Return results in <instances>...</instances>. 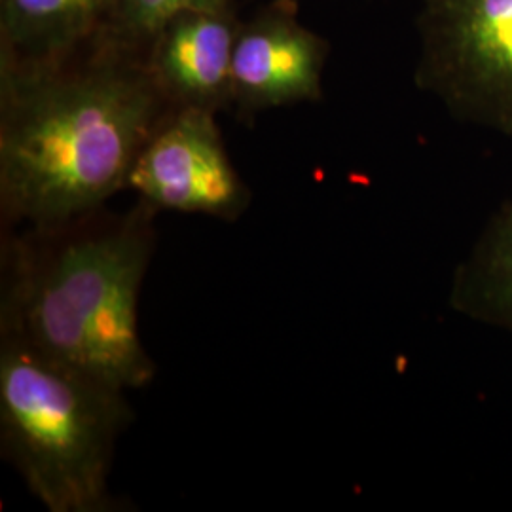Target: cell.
Here are the masks:
<instances>
[{
    "instance_id": "1",
    "label": "cell",
    "mask_w": 512,
    "mask_h": 512,
    "mask_svg": "<svg viewBox=\"0 0 512 512\" xmlns=\"http://www.w3.org/2000/svg\"><path fill=\"white\" fill-rule=\"evenodd\" d=\"M171 110L147 55L114 40L48 65L0 63L2 228L105 207Z\"/></svg>"
},
{
    "instance_id": "2",
    "label": "cell",
    "mask_w": 512,
    "mask_h": 512,
    "mask_svg": "<svg viewBox=\"0 0 512 512\" xmlns=\"http://www.w3.org/2000/svg\"><path fill=\"white\" fill-rule=\"evenodd\" d=\"M156 211L137 200L54 224L2 228L0 334L124 391L152 384L139 294L156 249Z\"/></svg>"
},
{
    "instance_id": "3",
    "label": "cell",
    "mask_w": 512,
    "mask_h": 512,
    "mask_svg": "<svg viewBox=\"0 0 512 512\" xmlns=\"http://www.w3.org/2000/svg\"><path fill=\"white\" fill-rule=\"evenodd\" d=\"M128 391L0 334V452L50 512H112Z\"/></svg>"
},
{
    "instance_id": "4",
    "label": "cell",
    "mask_w": 512,
    "mask_h": 512,
    "mask_svg": "<svg viewBox=\"0 0 512 512\" xmlns=\"http://www.w3.org/2000/svg\"><path fill=\"white\" fill-rule=\"evenodd\" d=\"M418 27V88L512 139V0H425Z\"/></svg>"
},
{
    "instance_id": "5",
    "label": "cell",
    "mask_w": 512,
    "mask_h": 512,
    "mask_svg": "<svg viewBox=\"0 0 512 512\" xmlns=\"http://www.w3.org/2000/svg\"><path fill=\"white\" fill-rule=\"evenodd\" d=\"M128 190L156 211L236 222L253 203L224 145L217 114L173 109L137 156Z\"/></svg>"
},
{
    "instance_id": "6",
    "label": "cell",
    "mask_w": 512,
    "mask_h": 512,
    "mask_svg": "<svg viewBox=\"0 0 512 512\" xmlns=\"http://www.w3.org/2000/svg\"><path fill=\"white\" fill-rule=\"evenodd\" d=\"M329 42L298 19L296 0H272L239 21L232 59V109L253 124L266 110L323 97Z\"/></svg>"
},
{
    "instance_id": "7",
    "label": "cell",
    "mask_w": 512,
    "mask_h": 512,
    "mask_svg": "<svg viewBox=\"0 0 512 512\" xmlns=\"http://www.w3.org/2000/svg\"><path fill=\"white\" fill-rule=\"evenodd\" d=\"M236 8L190 10L171 19L147 52L154 84L173 109H232Z\"/></svg>"
},
{
    "instance_id": "8",
    "label": "cell",
    "mask_w": 512,
    "mask_h": 512,
    "mask_svg": "<svg viewBox=\"0 0 512 512\" xmlns=\"http://www.w3.org/2000/svg\"><path fill=\"white\" fill-rule=\"evenodd\" d=\"M118 0H0V63L48 65L110 40Z\"/></svg>"
},
{
    "instance_id": "9",
    "label": "cell",
    "mask_w": 512,
    "mask_h": 512,
    "mask_svg": "<svg viewBox=\"0 0 512 512\" xmlns=\"http://www.w3.org/2000/svg\"><path fill=\"white\" fill-rule=\"evenodd\" d=\"M450 308L512 334V200L497 209L456 268Z\"/></svg>"
},
{
    "instance_id": "10",
    "label": "cell",
    "mask_w": 512,
    "mask_h": 512,
    "mask_svg": "<svg viewBox=\"0 0 512 512\" xmlns=\"http://www.w3.org/2000/svg\"><path fill=\"white\" fill-rule=\"evenodd\" d=\"M234 0H118L110 40L147 55L165 25L190 10H230Z\"/></svg>"
}]
</instances>
